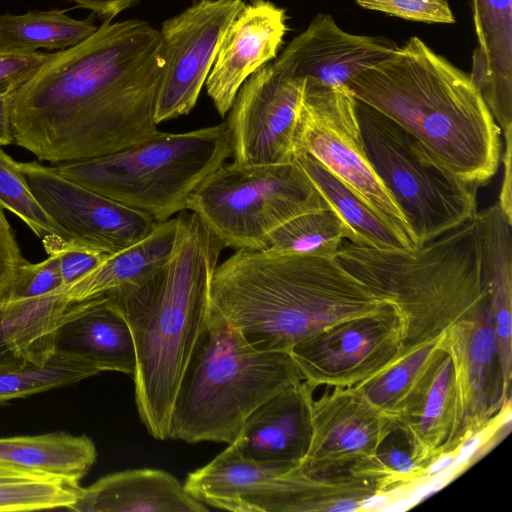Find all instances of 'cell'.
I'll return each mask as SVG.
<instances>
[{"instance_id": "1", "label": "cell", "mask_w": 512, "mask_h": 512, "mask_svg": "<svg viewBox=\"0 0 512 512\" xmlns=\"http://www.w3.org/2000/svg\"><path fill=\"white\" fill-rule=\"evenodd\" d=\"M162 67L159 30L140 19L104 21L13 95L14 143L56 165L154 136Z\"/></svg>"}, {"instance_id": "2", "label": "cell", "mask_w": 512, "mask_h": 512, "mask_svg": "<svg viewBox=\"0 0 512 512\" xmlns=\"http://www.w3.org/2000/svg\"><path fill=\"white\" fill-rule=\"evenodd\" d=\"M171 258L143 279L107 295L134 341L133 375L138 415L157 440L171 439L176 396L211 311V282L220 240L193 212L182 211Z\"/></svg>"}, {"instance_id": "3", "label": "cell", "mask_w": 512, "mask_h": 512, "mask_svg": "<svg viewBox=\"0 0 512 512\" xmlns=\"http://www.w3.org/2000/svg\"><path fill=\"white\" fill-rule=\"evenodd\" d=\"M393 120L447 172L477 189L501 161V130L470 74L412 36L347 85Z\"/></svg>"}, {"instance_id": "4", "label": "cell", "mask_w": 512, "mask_h": 512, "mask_svg": "<svg viewBox=\"0 0 512 512\" xmlns=\"http://www.w3.org/2000/svg\"><path fill=\"white\" fill-rule=\"evenodd\" d=\"M212 306L254 346L285 351L337 323L384 312L335 258L236 250L218 264Z\"/></svg>"}, {"instance_id": "5", "label": "cell", "mask_w": 512, "mask_h": 512, "mask_svg": "<svg viewBox=\"0 0 512 512\" xmlns=\"http://www.w3.org/2000/svg\"><path fill=\"white\" fill-rule=\"evenodd\" d=\"M335 259L394 309L399 359L488 307L477 215L407 249H379L344 239Z\"/></svg>"}, {"instance_id": "6", "label": "cell", "mask_w": 512, "mask_h": 512, "mask_svg": "<svg viewBox=\"0 0 512 512\" xmlns=\"http://www.w3.org/2000/svg\"><path fill=\"white\" fill-rule=\"evenodd\" d=\"M301 381L289 352L254 346L211 304L176 396L171 438L232 444L255 409Z\"/></svg>"}, {"instance_id": "7", "label": "cell", "mask_w": 512, "mask_h": 512, "mask_svg": "<svg viewBox=\"0 0 512 512\" xmlns=\"http://www.w3.org/2000/svg\"><path fill=\"white\" fill-rule=\"evenodd\" d=\"M230 156L224 122L180 133L159 131L108 155L53 166L65 178L163 222L185 211L189 195Z\"/></svg>"}, {"instance_id": "8", "label": "cell", "mask_w": 512, "mask_h": 512, "mask_svg": "<svg viewBox=\"0 0 512 512\" xmlns=\"http://www.w3.org/2000/svg\"><path fill=\"white\" fill-rule=\"evenodd\" d=\"M355 110L369 162L403 214L415 247L477 215L476 187L442 168L393 120L357 99Z\"/></svg>"}, {"instance_id": "9", "label": "cell", "mask_w": 512, "mask_h": 512, "mask_svg": "<svg viewBox=\"0 0 512 512\" xmlns=\"http://www.w3.org/2000/svg\"><path fill=\"white\" fill-rule=\"evenodd\" d=\"M330 207L294 160L284 164H223L189 195L195 213L235 250H263L269 236L292 218Z\"/></svg>"}, {"instance_id": "10", "label": "cell", "mask_w": 512, "mask_h": 512, "mask_svg": "<svg viewBox=\"0 0 512 512\" xmlns=\"http://www.w3.org/2000/svg\"><path fill=\"white\" fill-rule=\"evenodd\" d=\"M347 86L330 87L305 78L294 136V159L306 153L344 182L370 206L408 228L403 214L374 172L366 155Z\"/></svg>"}, {"instance_id": "11", "label": "cell", "mask_w": 512, "mask_h": 512, "mask_svg": "<svg viewBox=\"0 0 512 512\" xmlns=\"http://www.w3.org/2000/svg\"><path fill=\"white\" fill-rule=\"evenodd\" d=\"M245 4L244 0H194L163 22L158 124L187 115L195 107L221 39Z\"/></svg>"}, {"instance_id": "12", "label": "cell", "mask_w": 512, "mask_h": 512, "mask_svg": "<svg viewBox=\"0 0 512 512\" xmlns=\"http://www.w3.org/2000/svg\"><path fill=\"white\" fill-rule=\"evenodd\" d=\"M400 328L393 308L331 325L289 351L312 387L355 388L400 357Z\"/></svg>"}, {"instance_id": "13", "label": "cell", "mask_w": 512, "mask_h": 512, "mask_svg": "<svg viewBox=\"0 0 512 512\" xmlns=\"http://www.w3.org/2000/svg\"><path fill=\"white\" fill-rule=\"evenodd\" d=\"M305 79L267 64L238 90L225 122L240 165L294 162V136Z\"/></svg>"}, {"instance_id": "14", "label": "cell", "mask_w": 512, "mask_h": 512, "mask_svg": "<svg viewBox=\"0 0 512 512\" xmlns=\"http://www.w3.org/2000/svg\"><path fill=\"white\" fill-rule=\"evenodd\" d=\"M18 166L45 211L74 239L113 254L155 227L149 215L65 178L53 165L30 161Z\"/></svg>"}, {"instance_id": "15", "label": "cell", "mask_w": 512, "mask_h": 512, "mask_svg": "<svg viewBox=\"0 0 512 512\" xmlns=\"http://www.w3.org/2000/svg\"><path fill=\"white\" fill-rule=\"evenodd\" d=\"M440 347L452 362L462 450L511 407L503 398L497 340L488 307L449 328L440 338Z\"/></svg>"}, {"instance_id": "16", "label": "cell", "mask_w": 512, "mask_h": 512, "mask_svg": "<svg viewBox=\"0 0 512 512\" xmlns=\"http://www.w3.org/2000/svg\"><path fill=\"white\" fill-rule=\"evenodd\" d=\"M397 430L393 419L354 388H332L311 408V438L299 464L308 472H342L374 456Z\"/></svg>"}, {"instance_id": "17", "label": "cell", "mask_w": 512, "mask_h": 512, "mask_svg": "<svg viewBox=\"0 0 512 512\" xmlns=\"http://www.w3.org/2000/svg\"><path fill=\"white\" fill-rule=\"evenodd\" d=\"M398 47L394 40L381 35L346 32L330 14L318 13L273 64L296 78H310L330 87L347 86L355 76L391 56Z\"/></svg>"}, {"instance_id": "18", "label": "cell", "mask_w": 512, "mask_h": 512, "mask_svg": "<svg viewBox=\"0 0 512 512\" xmlns=\"http://www.w3.org/2000/svg\"><path fill=\"white\" fill-rule=\"evenodd\" d=\"M441 348V347H440ZM410 456L430 471L461 450L460 417L450 356L438 351L393 416Z\"/></svg>"}, {"instance_id": "19", "label": "cell", "mask_w": 512, "mask_h": 512, "mask_svg": "<svg viewBox=\"0 0 512 512\" xmlns=\"http://www.w3.org/2000/svg\"><path fill=\"white\" fill-rule=\"evenodd\" d=\"M286 20L285 9L269 0H252L230 23L205 82L220 116L229 112L245 80L277 57Z\"/></svg>"}, {"instance_id": "20", "label": "cell", "mask_w": 512, "mask_h": 512, "mask_svg": "<svg viewBox=\"0 0 512 512\" xmlns=\"http://www.w3.org/2000/svg\"><path fill=\"white\" fill-rule=\"evenodd\" d=\"M296 465L254 460L234 443L188 474L184 488L205 505L234 512H286L288 481Z\"/></svg>"}, {"instance_id": "21", "label": "cell", "mask_w": 512, "mask_h": 512, "mask_svg": "<svg viewBox=\"0 0 512 512\" xmlns=\"http://www.w3.org/2000/svg\"><path fill=\"white\" fill-rule=\"evenodd\" d=\"M314 389L303 380L269 398L245 420L234 444L257 461L299 465L310 444Z\"/></svg>"}, {"instance_id": "22", "label": "cell", "mask_w": 512, "mask_h": 512, "mask_svg": "<svg viewBox=\"0 0 512 512\" xmlns=\"http://www.w3.org/2000/svg\"><path fill=\"white\" fill-rule=\"evenodd\" d=\"M55 351L80 357L99 372H121L133 377L136 370L130 328L105 294L71 302L57 331Z\"/></svg>"}, {"instance_id": "23", "label": "cell", "mask_w": 512, "mask_h": 512, "mask_svg": "<svg viewBox=\"0 0 512 512\" xmlns=\"http://www.w3.org/2000/svg\"><path fill=\"white\" fill-rule=\"evenodd\" d=\"M470 76L501 132L512 128V0H472Z\"/></svg>"}, {"instance_id": "24", "label": "cell", "mask_w": 512, "mask_h": 512, "mask_svg": "<svg viewBox=\"0 0 512 512\" xmlns=\"http://www.w3.org/2000/svg\"><path fill=\"white\" fill-rule=\"evenodd\" d=\"M67 510L76 512H204L172 474L152 468L108 474L88 487Z\"/></svg>"}, {"instance_id": "25", "label": "cell", "mask_w": 512, "mask_h": 512, "mask_svg": "<svg viewBox=\"0 0 512 512\" xmlns=\"http://www.w3.org/2000/svg\"><path fill=\"white\" fill-rule=\"evenodd\" d=\"M71 302L62 291L38 297L0 298V371L44 365Z\"/></svg>"}, {"instance_id": "26", "label": "cell", "mask_w": 512, "mask_h": 512, "mask_svg": "<svg viewBox=\"0 0 512 512\" xmlns=\"http://www.w3.org/2000/svg\"><path fill=\"white\" fill-rule=\"evenodd\" d=\"M488 310L496 335L503 398L511 402L512 375V223L498 203L477 213Z\"/></svg>"}, {"instance_id": "27", "label": "cell", "mask_w": 512, "mask_h": 512, "mask_svg": "<svg viewBox=\"0 0 512 512\" xmlns=\"http://www.w3.org/2000/svg\"><path fill=\"white\" fill-rule=\"evenodd\" d=\"M180 233L179 214L166 221L156 222L146 237L108 255L95 269L67 286L62 292L70 302H78L137 282L171 258Z\"/></svg>"}, {"instance_id": "28", "label": "cell", "mask_w": 512, "mask_h": 512, "mask_svg": "<svg viewBox=\"0 0 512 512\" xmlns=\"http://www.w3.org/2000/svg\"><path fill=\"white\" fill-rule=\"evenodd\" d=\"M294 160L346 225L348 241L379 249L415 247L402 226L370 206L311 155L300 153Z\"/></svg>"}, {"instance_id": "29", "label": "cell", "mask_w": 512, "mask_h": 512, "mask_svg": "<svg viewBox=\"0 0 512 512\" xmlns=\"http://www.w3.org/2000/svg\"><path fill=\"white\" fill-rule=\"evenodd\" d=\"M97 458L86 435L51 432L0 437V465L79 482Z\"/></svg>"}, {"instance_id": "30", "label": "cell", "mask_w": 512, "mask_h": 512, "mask_svg": "<svg viewBox=\"0 0 512 512\" xmlns=\"http://www.w3.org/2000/svg\"><path fill=\"white\" fill-rule=\"evenodd\" d=\"M90 20H77L64 9L31 10L0 15V46L17 51L65 50L97 30Z\"/></svg>"}, {"instance_id": "31", "label": "cell", "mask_w": 512, "mask_h": 512, "mask_svg": "<svg viewBox=\"0 0 512 512\" xmlns=\"http://www.w3.org/2000/svg\"><path fill=\"white\" fill-rule=\"evenodd\" d=\"M350 233L331 208L302 213L276 229L262 250L276 255H313L335 258Z\"/></svg>"}, {"instance_id": "32", "label": "cell", "mask_w": 512, "mask_h": 512, "mask_svg": "<svg viewBox=\"0 0 512 512\" xmlns=\"http://www.w3.org/2000/svg\"><path fill=\"white\" fill-rule=\"evenodd\" d=\"M80 489L79 482L0 465V512L68 509Z\"/></svg>"}, {"instance_id": "33", "label": "cell", "mask_w": 512, "mask_h": 512, "mask_svg": "<svg viewBox=\"0 0 512 512\" xmlns=\"http://www.w3.org/2000/svg\"><path fill=\"white\" fill-rule=\"evenodd\" d=\"M100 372L90 362L55 351L41 366L0 371V404L75 384Z\"/></svg>"}, {"instance_id": "34", "label": "cell", "mask_w": 512, "mask_h": 512, "mask_svg": "<svg viewBox=\"0 0 512 512\" xmlns=\"http://www.w3.org/2000/svg\"><path fill=\"white\" fill-rule=\"evenodd\" d=\"M440 338L402 356L389 368L354 389L375 408L393 419L441 349Z\"/></svg>"}, {"instance_id": "35", "label": "cell", "mask_w": 512, "mask_h": 512, "mask_svg": "<svg viewBox=\"0 0 512 512\" xmlns=\"http://www.w3.org/2000/svg\"><path fill=\"white\" fill-rule=\"evenodd\" d=\"M0 205L17 215L41 240L50 235L72 239L45 211L29 187L18 162L0 148Z\"/></svg>"}, {"instance_id": "36", "label": "cell", "mask_w": 512, "mask_h": 512, "mask_svg": "<svg viewBox=\"0 0 512 512\" xmlns=\"http://www.w3.org/2000/svg\"><path fill=\"white\" fill-rule=\"evenodd\" d=\"M41 241L47 255H53L58 260L62 278L60 291L95 269L110 255L74 238L65 239L57 235H50Z\"/></svg>"}, {"instance_id": "37", "label": "cell", "mask_w": 512, "mask_h": 512, "mask_svg": "<svg viewBox=\"0 0 512 512\" xmlns=\"http://www.w3.org/2000/svg\"><path fill=\"white\" fill-rule=\"evenodd\" d=\"M367 10L427 24H454L448 0H354Z\"/></svg>"}, {"instance_id": "38", "label": "cell", "mask_w": 512, "mask_h": 512, "mask_svg": "<svg viewBox=\"0 0 512 512\" xmlns=\"http://www.w3.org/2000/svg\"><path fill=\"white\" fill-rule=\"evenodd\" d=\"M53 56L0 46V97L13 96Z\"/></svg>"}, {"instance_id": "39", "label": "cell", "mask_w": 512, "mask_h": 512, "mask_svg": "<svg viewBox=\"0 0 512 512\" xmlns=\"http://www.w3.org/2000/svg\"><path fill=\"white\" fill-rule=\"evenodd\" d=\"M62 288L58 260L53 255L38 263L24 264L6 297L27 298L47 295Z\"/></svg>"}, {"instance_id": "40", "label": "cell", "mask_w": 512, "mask_h": 512, "mask_svg": "<svg viewBox=\"0 0 512 512\" xmlns=\"http://www.w3.org/2000/svg\"><path fill=\"white\" fill-rule=\"evenodd\" d=\"M27 262L0 205V298L9 294L19 269Z\"/></svg>"}, {"instance_id": "41", "label": "cell", "mask_w": 512, "mask_h": 512, "mask_svg": "<svg viewBox=\"0 0 512 512\" xmlns=\"http://www.w3.org/2000/svg\"><path fill=\"white\" fill-rule=\"evenodd\" d=\"M503 135L504 152L501 160L504 165V174L497 203L504 216L512 222V129H507Z\"/></svg>"}, {"instance_id": "42", "label": "cell", "mask_w": 512, "mask_h": 512, "mask_svg": "<svg viewBox=\"0 0 512 512\" xmlns=\"http://www.w3.org/2000/svg\"><path fill=\"white\" fill-rule=\"evenodd\" d=\"M78 7L92 11L99 19L112 21L118 14L140 0H71Z\"/></svg>"}, {"instance_id": "43", "label": "cell", "mask_w": 512, "mask_h": 512, "mask_svg": "<svg viewBox=\"0 0 512 512\" xmlns=\"http://www.w3.org/2000/svg\"><path fill=\"white\" fill-rule=\"evenodd\" d=\"M12 97H0V146L14 143L12 127Z\"/></svg>"}, {"instance_id": "44", "label": "cell", "mask_w": 512, "mask_h": 512, "mask_svg": "<svg viewBox=\"0 0 512 512\" xmlns=\"http://www.w3.org/2000/svg\"><path fill=\"white\" fill-rule=\"evenodd\" d=\"M295 469V468H294ZM294 471V470H293ZM292 475H293V472H292ZM292 479V477H291ZM292 481V480H291ZM290 491H291V485H290ZM289 512H290V493H289Z\"/></svg>"}]
</instances>
